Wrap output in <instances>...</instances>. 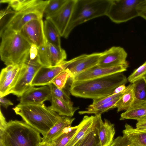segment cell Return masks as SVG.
I'll return each instance as SVG.
<instances>
[{"label":"cell","mask_w":146,"mask_h":146,"mask_svg":"<svg viewBox=\"0 0 146 146\" xmlns=\"http://www.w3.org/2000/svg\"><path fill=\"white\" fill-rule=\"evenodd\" d=\"M128 66V63L108 67L97 65L76 75L72 81L88 80L122 72L126 71Z\"/></svg>","instance_id":"4fadbf2b"},{"label":"cell","mask_w":146,"mask_h":146,"mask_svg":"<svg viewBox=\"0 0 146 146\" xmlns=\"http://www.w3.org/2000/svg\"><path fill=\"white\" fill-rule=\"evenodd\" d=\"M0 104L6 109L10 106L13 105V103L9 100L5 98L4 97L0 96Z\"/></svg>","instance_id":"f35d334b"},{"label":"cell","mask_w":146,"mask_h":146,"mask_svg":"<svg viewBox=\"0 0 146 146\" xmlns=\"http://www.w3.org/2000/svg\"><path fill=\"white\" fill-rule=\"evenodd\" d=\"M73 76L69 70L66 69L56 76L52 81L51 83L54 85L58 88L64 89L68 79L72 80Z\"/></svg>","instance_id":"4dcf8cb0"},{"label":"cell","mask_w":146,"mask_h":146,"mask_svg":"<svg viewBox=\"0 0 146 146\" xmlns=\"http://www.w3.org/2000/svg\"><path fill=\"white\" fill-rule=\"evenodd\" d=\"M127 81L122 72L86 80L72 81L69 92L76 97L100 99L111 94L116 88Z\"/></svg>","instance_id":"6da1fadb"},{"label":"cell","mask_w":146,"mask_h":146,"mask_svg":"<svg viewBox=\"0 0 146 146\" xmlns=\"http://www.w3.org/2000/svg\"><path fill=\"white\" fill-rule=\"evenodd\" d=\"M101 115H85L79 124L78 130L66 146H73L85 135L93 130L101 117Z\"/></svg>","instance_id":"e0dca14e"},{"label":"cell","mask_w":146,"mask_h":146,"mask_svg":"<svg viewBox=\"0 0 146 146\" xmlns=\"http://www.w3.org/2000/svg\"><path fill=\"white\" fill-rule=\"evenodd\" d=\"M125 85L122 84L117 87L114 90L112 94H118L124 91L127 88Z\"/></svg>","instance_id":"60d3db41"},{"label":"cell","mask_w":146,"mask_h":146,"mask_svg":"<svg viewBox=\"0 0 146 146\" xmlns=\"http://www.w3.org/2000/svg\"><path fill=\"white\" fill-rule=\"evenodd\" d=\"M102 117L92 131L80 139L73 146H100L98 134V128Z\"/></svg>","instance_id":"d4e9b609"},{"label":"cell","mask_w":146,"mask_h":146,"mask_svg":"<svg viewBox=\"0 0 146 146\" xmlns=\"http://www.w3.org/2000/svg\"><path fill=\"white\" fill-rule=\"evenodd\" d=\"M67 0H50L44 11L43 17L46 19L58 11Z\"/></svg>","instance_id":"f546056e"},{"label":"cell","mask_w":146,"mask_h":146,"mask_svg":"<svg viewBox=\"0 0 146 146\" xmlns=\"http://www.w3.org/2000/svg\"><path fill=\"white\" fill-rule=\"evenodd\" d=\"M114 124L108 120L101 119L98 128V134L100 146H110L115 133Z\"/></svg>","instance_id":"ffe728a7"},{"label":"cell","mask_w":146,"mask_h":146,"mask_svg":"<svg viewBox=\"0 0 146 146\" xmlns=\"http://www.w3.org/2000/svg\"><path fill=\"white\" fill-rule=\"evenodd\" d=\"M37 48L38 62L42 66H55L66 58L67 54L64 50L47 41L44 45Z\"/></svg>","instance_id":"ba28073f"},{"label":"cell","mask_w":146,"mask_h":146,"mask_svg":"<svg viewBox=\"0 0 146 146\" xmlns=\"http://www.w3.org/2000/svg\"><path fill=\"white\" fill-rule=\"evenodd\" d=\"M32 0H1V3H7L15 11H19L29 3Z\"/></svg>","instance_id":"d6a6232c"},{"label":"cell","mask_w":146,"mask_h":146,"mask_svg":"<svg viewBox=\"0 0 146 146\" xmlns=\"http://www.w3.org/2000/svg\"><path fill=\"white\" fill-rule=\"evenodd\" d=\"M19 65H9L2 69L0 73V84L11 77Z\"/></svg>","instance_id":"d590c367"},{"label":"cell","mask_w":146,"mask_h":146,"mask_svg":"<svg viewBox=\"0 0 146 146\" xmlns=\"http://www.w3.org/2000/svg\"><path fill=\"white\" fill-rule=\"evenodd\" d=\"M127 53L123 48L113 46L102 52L98 65L108 67L128 63Z\"/></svg>","instance_id":"9a60e30c"},{"label":"cell","mask_w":146,"mask_h":146,"mask_svg":"<svg viewBox=\"0 0 146 146\" xmlns=\"http://www.w3.org/2000/svg\"><path fill=\"white\" fill-rule=\"evenodd\" d=\"M40 133L25 122L11 120L0 132V143L3 146H38Z\"/></svg>","instance_id":"277c9868"},{"label":"cell","mask_w":146,"mask_h":146,"mask_svg":"<svg viewBox=\"0 0 146 146\" xmlns=\"http://www.w3.org/2000/svg\"><path fill=\"white\" fill-rule=\"evenodd\" d=\"M79 125L68 127L63 132L49 144L50 146H66L78 130Z\"/></svg>","instance_id":"484cf974"},{"label":"cell","mask_w":146,"mask_h":146,"mask_svg":"<svg viewBox=\"0 0 146 146\" xmlns=\"http://www.w3.org/2000/svg\"><path fill=\"white\" fill-rule=\"evenodd\" d=\"M133 101V84L131 83L127 86L124 93L116 104L117 112L129 109L132 106Z\"/></svg>","instance_id":"cb8c5ba5"},{"label":"cell","mask_w":146,"mask_h":146,"mask_svg":"<svg viewBox=\"0 0 146 146\" xmlns=\"http://www.w3.org/2000/svg\"><path fill=\"white\" fill-rule=\"evenodd\" d=\"M38 146H50V145L49 143L41 142Z\"/></svg>","instance_id":"b9f144b4"},{"label":"cell","mask_w":146,"mask_h":146,"mask_svg":"<svg viewBox=\"0 0 146 146\" xmlns=\"http://www.w3.org/2000/svg\"><path fill=\"white\" fill-rule=\"evenodd\" d=\"M51 105L48 107L61 116L71 117L76 111L79 109V107H74L72 102H67L52 96Z\"/></svg>","instance_id":"44dd1931"},{"label":"cell","mask_w":146,"mask_h":146,"mask_svg":"<svg viewBox=\"0 0 146 146\" xmlns=\"http://www.w3.org/2000/svg\"><path fill=\"white\" fill-rule=\"evenodd\" d=\"M76 0H67L56 13L48 18L54 23L61 37H64L69 24Z\"/></svg>","instance_id":"5bb4252c"},{"label":"cell","mask_w":146,"mask_h":146,"mask_svg":"<svg viewBox=\"0 0 146 146\" xmlns=\"http://www.w3.org/2000/svg\"><path fill=\"white\" fill-rule=\"evenodd\" d=\"M35 75L27 70L24 64H21L19 77L15 86L9 92L8 94H12L20 97L32 87L31 84Z\"/></svg>","instance_id":"ac0fdd59"},{"label":"cell","mask_w":146,"mask_h":146,"mask_svg":"<svg viewBox=\"0 0 146 146\" xmlns=\"http://www.w3.org/2000/svg\"><path fill=\"white\" fill-rule=\"evenodd\" d=\"M44 31L47 41L61 48L60 35L56 26L49 19L44 21Z\"/></svg>","instance_id":"603a6c76"},{"label":"cell","mask_w":146,"mask_h":146,"mask_svg":"<svg viewBox=\"0 0 146 146\" xmlns=\"http://www.w3.org/2000/svg\"><path fill=\"white\" fill-rule=\"evenodd\" d=\"M49 0H32L21 10L15 11L2 29H7L19 32L30 21L42 19L44 11Z\"/></svg>","instance_id":"8992f818"},{"label":"cell","mask_w":146,"mask_h":146,"mask_svg":"<svg viewBox=\"0 0 146 146\" xmlns=\"http://www.w3.org/2000/svg\"><path fill=\"white\" fill-rule=\"evenodd\" d=\"M66 68L63 62L60 64L52 67L42 66L35 74L31 84L32 86L49 85L58 74Z\"/></svg>","instance_id":"2e32d148"},{"label":"cell","mask_w":146,"mask_h":146,"mask_svg":"<svg viewBox=\"0 0 146 146\" xmlns=\"http://www.w3.org/2000/svg\"><path fill=\"white\" fill-rule=\"evenodd\" d=\"M101 54L102 52H95L80 55L67 61L66 68L70 71L73 78L78 74L97 65Z\"/></svg>","instance_id":"8fae6325"},{"label":"cell","mask_w":146,"mask_h":146,"mask_svg":"<svg viewBox=\"0 0 146 146\" xmlns=\"http://www.w3.org/2000/svg\"><path fill=\"white\" fill-rule=\"evenodd\" d=\"M7 122L5 118L0 110V132L3 131L6 126Z\"/></svg>","instance_id":"ab89813d"},{"label":"cell","mask_w":146,"mask_h":146,"mask_svg":"<svg viewBox=\"0 0 146 146\" xmlns=\"http://www.w3.org/2000/svg\"><path fill=\"white\" fill-rule=\"evenodd\" d=\"M122 95L111 101L91 109L86 108V110L80 111L78 113L80 115L85 114L101 115L103 113L110 109L116 108V104L120 100Z\"/></svg>","instance_id":"4316f807"},{"label":"cell","mask_w":146,"mask_h":146,"mask_svg":"<svg viewBox=\"0 0 146 146\" xmlns=\"http://www.w3.org/2000/svg\"><path fill=\"white\" fill-rule=\"evenodd\" d=\"M146 115V106L131 108L120 115V120L127 119L136 120Z\"/></svg>","instance_id":"f1b7e54d"},{"label":"cell","mask_w":146,"mask_h":146,"mask_svg":"<svg viewBox=\"0 0 146 146\" xmlns=\"http://www.w3.org/2000/svg\"><path fill=\"white\" fill-rule=\"evenodd\" d=\"M116 94H111L104 98L93 100L92 103L87 108L88 109L92 108L111 101L122 95L125 91Z\"/></svg>","instance_id":"836d02e7"},{"label":"cell","mask_w":146,"mask_h":146,"mask_svg":"<svg viewBox=\"0 0 146 146\" xmlns=\"http://www.w3.org/2000/svg\"><path fill=\"white\" fill-rule=\"evenodd\" d=\"M52 93L50 85L38 88L32 86L20 97L19 104L42 105L46 101L51 100Z\"/></svg>","instance_id":"7c38bea8"},{"label":"cell","mask_w":146,"mask_h":146,"mask_svg":"<svg viewBox=\"0 0 146 146\" xmlns=\"http://www.w3.org/2000/svg\"><path fill=\"white\" fill-rule=\"evenodd\" d=\"M19 32L30 44L35 45L37 48L43 46L46 42L42 19L30 21L22 27Z\"/></svg>","instance_id":"30bf717a"},{"label":"cell","mask_w":146,"mask_h":146,"mask_svg":"<svg viewBox=\"0 0 146 146\" xmlns=\"http://www.w3.org/2000/svg\"><path fill=\"white\" fill-rule=\"evenodd\" d=\"M21 69V64L9 78L5 80L0 84V96L4 97L8 95L9 91L15 85L19 77Z\"/></svg>","instance_id":"83f0119b"},{"label":"cell","mask_w":146,"mask_h":146,"mask_svg":"<svg viewBox=\"0 0 146 146\" xmlns=\"http://www.w3.org/2000/svg\"><path fill=\"white\" fill-rule=\"evenodd\" d=\"M133 84L134 101L131 108L146 106V78L139 79Z\"/></svg>","instance_id":"7402d4cb"},{"label":"cell","mask_w":146,"mask_h":146,"mask_svg":"<svg viewBox=\"0 0 146 146\" xmlns=\"http://www.w3.org/2000/svg\"><path fill=\"white\" fill-rule=\"evenodd\" d=\"M27 124L44 137L61 116L42 105L19 104L13 108Z\"/></svg>","instance_id":"7a4b0ae2"},{"label":"cell","mask_w":146,"mask_h":146,"mask_svg":"<svg viewBox=\"0 0 146 146\" xmlns=\"http://www.w3.org/2000/svg\"><path fill=\"white\" fill-rule=\"evenodd\" d=\"M50 85L52 91V96L60 99L67 102L71 101L69 95L64 89H60L52 83Z\"/></svg>","instance_id":"e575fe53"},{"label":"cell","mask_w":146,"mask_h":146,"mask_svg":"<svg viewBox=\"0 0 146 146\" xmlns=\"http://www.w3.org/2000/svg\"><path fill=\"white\" fill-rule=\"evenodd\" d=\"M137 10L139 16L146 20V0H142L137 6Z\"/></svg>","instance_id":"8d00e7d4"},{"label":"cell","mask_w":146,"mask_h":146,"mask_svg":"<svg viewBox=\"0 0 146 146\" xmlns=\"http://www.w3.org/2000/svg\"><path fill=\"white\" fill-rule=\"evenodd\" d=\"M142 0H111L106 16L113 22L120 23L139 16L137 10Z\"/></svg>","instance_id":"52a82bcc"},{"label":"cell","mask_w":146,"mask_h":146,"mask_svg":"<svg viewBox=\"0 0 146 146\" xmlns=\"http://www.w3.org/2000/svg\"><path fill=\"white\" fill-rule=\"evenodd\" d=\"M135 128L137 130L146 131V115L137 120Z\"/></svg>","instance_id":"74e56055"},{"label":"cell","mask_w":146,"mask_h":146,"mask_svg":"<svg viewBox=\"0 0 146 146\" xmlns=\"http://www.w3.org/2000/svg\"><path fill=\"white\" fill-rule=\"evenodd\" d=\"M75 119L74 118L61 116L46 135L42 137L41 142L50 143L60 135L66 127H71L72 124Z\"/></svg>","instance_id":"d6986e66"},{"label":"cell","mask_w":146,"mask_h":146,"mask_svg":"<svg viewBox=\"0 0 146 146\" xmlns=\"http://www.w3.org/2000/svg\"><path fill=\"white\" fill-rule=\"evenodd\" d=\"M122 133L114 139L110 146H146V131L138 130L126 123Z\"/></svg>","instance_id":"9c48e42d"},{"label":"cell","mask_w":146,"mask_h":146,"mask_svg":"<svg viewBox=\"0 0 146 146\" xmlns=\"http://www.w3.org/2000/svg\"><path fill=\"white\" fill-rule=\"evenodd\" d=\"M1 59L7 66L20 65L24 61L31 44L19 32L1 29Z\"/></svg>","instance_id":"3957f363"},{"label":"cell","mask_w":146,"mask_h":146,"mask_svg":"<svg viewBox=\"0 0 146 146\" xmlns=\"http://www.w3.org/2000/svg\"><path fill=\"white\" fill-rule=\"evenodd\" d=\"M144 78H146V61L134 70L127 79L129 82L133 83L137 80Z\"/></svg>","instance_id":"1f68e13d"},{"label":"cell","mask_w":146,"mask_h":146,"mask_svg":"<svg viewBox=\"0 0 146 146\" xmlns=\"http://www.w3.org/2000/svg\"><path fill=\"white\" fill-rule=\"evenodd\" d=\"M111 0H76L64 38H67L76 27L93 19L106 15Z\"/></svg>","instance_id":"5b68a950"},{"label":"cell","mask_w":146,"mask_h":146,"mask_svg":"<svg viewBox=\"0 0 146 146\" xmlns=\"http://www.w3.org/2000/svg\"><path fill=\"white\" fill-rule=\"evenodd\" d=\"M0 146H3V145L1 143H0Z\"/></svg>","instance_id":"7bdbcfd3"}]
</instances>
